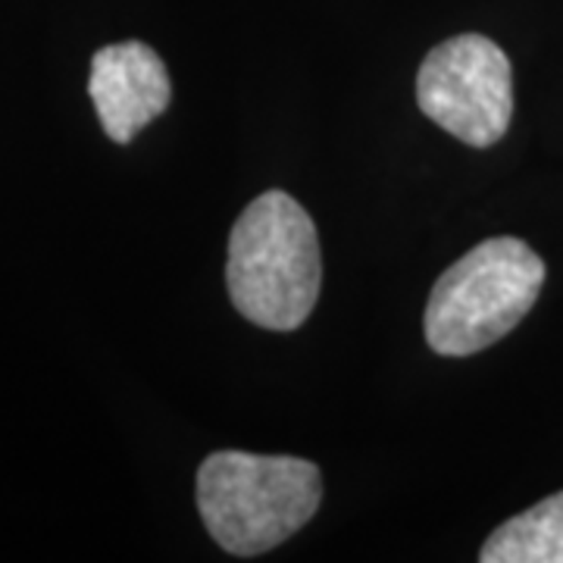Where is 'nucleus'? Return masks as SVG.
Instances as JSON below:
<instances>
[{
  "mask_svg": "<svg viewBox=\"0 0 563 563\" xmlns=\"http://www.w3.org/2000/svg\"><path fill=\"white\" fill-rule=\"evenodd\" d=\"M420 110L470 147H492L514 117V76L501 47L485 35H457L426 54L417 76Z\"/></svg>",
  "mask_w": 563,
  "mask_h": 563,
  "instance_id": "20e7f679",
  "label": "nucleus"
},
{
  "mask_svg": "<svg viewBox=\"0 0 563 563\" xmlns=\"http://www.w3.org/2000/svg\"><path fill=\"white\" fill-rule=\"evenodd\" d=\"M322 501L320 466L303 457L217 451L198 470V510L222 551L254 558L291 539Z\"/></svg>",
  "mask_w": 563,
  "mask_h": 563,
  "instance_id": "f03ea898",
  "label": "nucleus"
},
{
  "mask_svg": "<svg viewBox=\"0 0 563 563\" xmlns=\"http://www.w3.org/2000/svg\"><path fill=\"white\" fill-rule=\"evenodd\" d=\"M544 261L520 239H488L435 282L426 303V342L442 357H470L514 332L539 301Z\"/></svg>",
  "mask_w": 563,
  "mask_h": 563,
  "instance_id": "7ed1b4c3",
  "label": "nucleus"
},
{
  "mask_svg": "<svg viewBox=\"0 0 563 563\" xmlns=\"http://www.w3.org/2000/svg\"><path fill=\"white\" fill-rule=\"evenodd\" d=\"M483 563H563V492L498 526L483 544Z\"/></svg>",
  "mask_w": 563,
  "mask_h": 563,
  "instance_id": "423d86ee",
  "label": "nucleus"
},
{
  "mask_svg": "<svg viewBox=\"0 0 563 563\" xmlns=\"http://www.w3.org/2000/svg\"><path fill=\"white\" fill-rule=\"evenodd\" d=\"M88 95L103 132L117 144H129L169 107L173 88L166 66L147 44L122 41L95 54Z\"/></svg>",
  "mask_w": 563,
  "mask_h": 563,
  "instance_id": "39448f33",
  "label": "nucleus"
},
{
  "mask_svg": "<svg viewBox=\"0 0 563 563\" xmlns=\"http://www.w3.org/2000/svg\"><path fill=\"white\" fill-rule=\"evenodd\" d=\"M322 257L317 225L285 191H266L244 207L229 235L225 288L254 325L291 332L320 298Z\"/></svg>",
  "mask_w": 563,
  "mask_h": 563,
  "instance_id": "f257e3e1",
  "label": "nucleus"
}]
</instances>
